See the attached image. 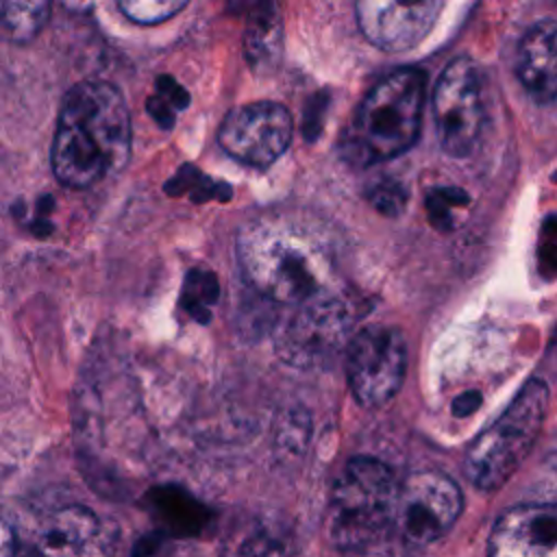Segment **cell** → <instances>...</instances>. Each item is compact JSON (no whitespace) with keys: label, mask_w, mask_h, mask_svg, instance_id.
<instances>
[{"label":"cell","mask_w":557,"mask_h":557,"mask_svg":"<svg viewBox=\"0 0 557 557\" xmlns=\"http://www.w3.org/2000/svg\"><path fill=\"white\" fill-rule=\"evenodd\" d=\"M131 152V115L124 96L104 81L74 85L59 111L50 165L65 187H91L122 170Z\"/></svg>","instance_id":"obj_1"},{"label":"cell","mask_w":557,"mask_h":557,"mask_svg":"<svg viewBox=\"0 0 557 557\" xmlns=\"http://www.w3.org/2000/svg\"><path fill=\"white\" fill-rule=\"evenodd\" d=\"M237 261L248 285L281 305H302L331 292L326 250L285 218H257L242 226Z\"/></svg>","instance_id":"obj_2"},{"label":"cell","mask_w":557,"mask_h":557,"mask_svg":"<svg viewBox=\"0 0 557 557\" xmlns=\"http://www.w3.org/2000/svg\"><path fill=\"white\" fill-rule=\"evenodd\" d=\"M426 74L403 67L379 81L361 100L348 131V154L361 165L381 163L409 150L420 133Z\"/></svg>","instance_id":"obj_3"},{"label":"cell","mask_w":557,"mask_h":557,"mask_svg":"<svg viewBox=\"0 0 557 557\" xmlns=\"http://www.w3.org/2000/svg\"><path fill=\"white\" fill-rule=\"evenodd\" d=\"M400 483L374 457H352L337 474L329 503V535L342 550L379 542L394 524Z\"/></svg>","instance_id":"obj_4"},{"label":"cell","mask_w":557,"mask_h":557,"mask_svg":"<svg viewBox=\"0 0 557 557\" xmlns=\"http://www.w3.org/2000/svg\"><path fill=\"white\" fill-rule=\"evenodd\" d=\"M548 385L533 376L529 379L509 407L470 444L463 472L476 490L494 492L531 453L548 409Z\"/></svg>","instance_id":"obj_5"},{"label":"cell","mask_w":557,"mask_h":557,"mask_svg":"<svg viewBox=\"0 0 557 557\" xmlns=\"http://www.w3.org/2000/svg\"><path fill=\"white\" fill-rule=\"evenodd\" d=\"M433 117L442 150L448 157H470L485 122L483 78L468 57L453 59L433 91Z\"/></svg>","instance_id":"obj_6"},{"label":"cell","mask_w":557,"mask_h":557,"mask_svg":"<svg viewBox=\"0 0 557 557\" xmlns=\"http://www.w3.org/2000/svg\"><path fill=\"white\" fill-rule=\"evenodd\" d=\"M407 370V344L398 329L370 324L346 348V376L352 396L363 407H381L392 400Z\"/></svg>","instance_id":"obj_7"},{"label":"cell","mask_w":557,"mask_h":557,"mask_svg":"<svg viewBox=\"0 0 557 557\" xmlns=\"http://www.w3.org/2000/svg\"><path fill=\"white\" fill-rule=\"evenodd\" d=\"M352 315L346 302L331 292L296 307L278 339L283 357L296 366L315 368L335 359L352 339Z\"/></svg>","instance_id":"obj_8"},{"label":"cell","mask_w":557,"mask_h":557,"mask_svg":"<svg viewBox=\"0 0 557 557\" xmlns=\"http://www.w3.org/2000/svg\"><path fill=\"white\" fill-rule=\"evenodd\" d=\"M292 135V113L278 102L259 100L231 109L220 124L218 141L233 159L268 168L287 150Z\"/></svg>","instance_id":"obj_9"},{"label":"cell","mask_w":557,"mask_h":557,"mask_svg":"<svg viewBox=\"0 0 557 557\" xmlns=\"http://www.w3.org/2000/svg\"><path fill=\"white\" fill-rule=\"evenodd\" d=\"M463 507L459 485L437 472L422 470L400 483L396 527L416 546L440 540L459 518Z\"/></svg>","instance_id":"obj_10"},{"label":"cell","mask_w":557,"mask_h":557,"mask_svg":"<svg viewBox=\"0 0 557 557\" xmlns=\"http://www.w3.org/2000/svg\"><path fill=\"white\" fill-rule=\"evenodd\" d=\"M117 529L83 505H65L46 513L35 529L30 557H111Z\"/></svg>","instance_id":"obj_11"},{"label":"cell","mask_w":557,"mask_h":557,"mask_svg":"<svg viewBox=\"0 0 557 557\" xmlns=\"http://www.w3.org/2000/svg\"><path fill=\"white\" fill-rule=\"evenodd\" d=\"M490 557H557V503L505 509L492 527Z\"/></svg>","instance_id":"obj_12"},{"label":"cell","mask_w":557,"mask_h":557,"mask_svg":"<svg viewBox=\"0 0 557 557\" xmlns=\"http://www.w3.org/2000/svg\"><path fill=\"white\" fill-rule=\"evenodd\" d=\"M442 2H379L361 0L355 4V15L363 37L385 50L403 52L413 48L433 28Z\"/></svg>","instance_id":"obj_13"},{"label":"cell","mask_w":557,"mask_h":557,"mask_svg":"<svg viewBox=\"0 0 557 557\" xmlns=\"http://www.w3.org/2000/svg\"><path fill=\"white\" fill-rule=\"evenodd\" d=\"M516 76L540 104L557 98V20L535 22L518 41Z\"/></svg>","instance_id":"obj_14"},{"label":"cell","mask_w":557,"mask_h":557,"mask_svg":"<svg viewBox=\"0 0 557 557\" xmlns=\"http://www.w3.org/2000/svg\"><path fill=\"white\" fill-rule=\"evenodd\" d=\"M296 553L294 533L276 520H248L222 540L220 557H292Z\"/></svg>","instance_id":"obj_15"},{"label":"cell","mask_w":557,"mask_h":557,"mask_svg":"<svg viewBox=\"0 0 557 557\" xmlns=\"http://www.w3.org/2000/svg\"><path fill=\"white\" fill-rule=\"evenodd\" d=\"M50 13L48 2H2V28L4 35L15 41L24 44L37 37V33L44 28Z\"/></svg>","instance_id":"obj_16"},{"label":"cell","mask_w":557,"mask_h":557,"mask_svg":"<svg viewBox=\"0 0 557 557\" xmlns=\"http://www.w3.org/2000/svg\"><path fill=\"white\" fill-rule=\"evenodd\" d=\"M281 39L278 17L276 15H261L255 20L246 33V52L252 63H265L270 57L276 54Z\"/></svg>","instance_id":"obj_17"},{"label":"cell","mask_w":557,"mask_h":557,"mask_svg":"<svg viewBox=\"0 0 557 557\" xmlns=\"http://www.w3.org/2000/svg\"><path fill=\"white\" fill-rule=\"evenodd\" d=\"M117 7L131 22L148 26L176 15L187 7V2L185 0H124Z\"/></svg>","instance_id":"obj_18"}]
</instances>
